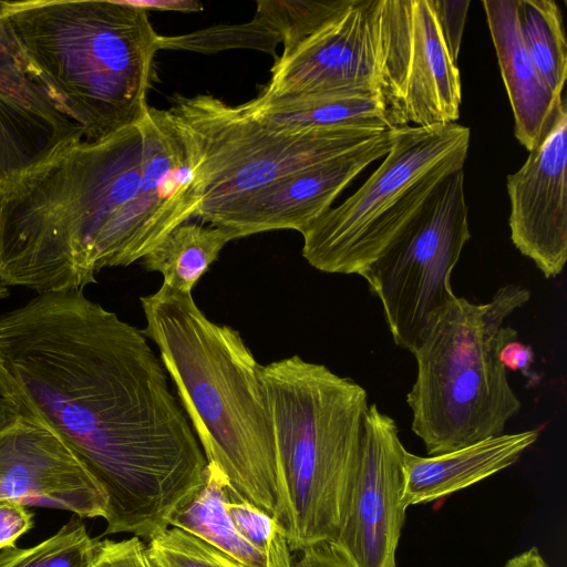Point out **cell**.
I'll use <instances>...</instances> for the list:
<instances>
[{
    "instance_id": "cell-1",
    "label": "cell",
    "mask_w": 567,
    "mask_h": 567,
    "mask_svg": "<svg viewBox=\"0 0 567 567\" xmlns=\"http://www.w3.org/2000/svg\"><path fill=\"white\" fill-rule=\"evenodd\" d=\"M0 360L25 414L103 489L105 535L148 542L203 488L207 460L147 337L83 291L1 315Z\"/></svg>"
},
{
    "instance_id": "cell-2",
    "label": "cell",
    "mask_w": 567,
    "mask_h": 567,
    "mask_svg": "<svg viewBox=\"0 0 567 567\" xmlns=\"http://www.w3.org/2000/svg\"><path fill=\"white\" fill-rule=\"evenodd\" d=\"M143 116L0 186L1 282L38 295L83 291L102 269L142 259L194 217L183 145Z\"/></svg>"
},
{
    "instance_id": "cell-3",
    "label": "cell",
    "mask_w": 567,
    "mask_h": 567,
    "mask_svg": "<svg viewBox=\"0 0 567 567\" xmlns=\"http://www.w3.org/2000/svg\"><path fill=\"white\" fill-rule=\"evenodd\" d=\"M140 302L143 332L157 346L207 462L220 468L236 495L287 533L291 506L254 353L237 330L212 321L192 293L162 285Z\"/></svg>"
},
{
    "instance_id": "cell-4",
    "label": "cell",
    "mask_w": 567,
    "mask_h": 567,
    "mask_svg": "<svg viewBox=\"0 0 567 567\" xmlns=\"http://www.w3.org/2000/svg\"><path fill=\"white\" fill-rule=\"evenodd\" d=\"M1 18L84 140L143 116L158 51L146 11L114 0L2 1Z\"/></svg>"
},
{
    "instance_id": "cell-5",
    "label": "cell",
    "mask_w": 567,
    "mask_h": 567,
    "mask_svg": "<svg viewBox=\"0 0 567 567\" xmlns=\"http://www.w3.org/2000/svg\"><path fill=\"white\" fill-rule=\"evenodd\" d=\"M291 506V553L332 542L355 472L367 390L298 354L260 367Z\"/></svg>"
},
{
    "instance_id": "cell-6",
    "label": "cell",
    "mask_w": 567,
    "mask_h": 567,
    "mask_svg": "<svg viewBox=\"0 0 567 567\" xmlns=\"http://www.w3.org/2000/svg\"><path fill=\"white\" fill-rule=\"evenodd\" d=\"M529 298V290L514 284L484 303L456 297L413 350L417 371L406 403L412 431L429 455L503 434L520 410L498 355L517 339L505 320Z\"/></svg>"
},
{
    "instance_id": "cell-7",
    "label": "cell",
    "mask_w": 567,
    "mask_h": 567,
    "mask_svg": "<svg viewBox=\"0 0 567 567\" xmlns=\"http://www.w3.org/2000/svg\"><path fill=\"white\" fill-rule=\"evenodd\" d=\"M468 127L405 125L365 183L301 233L302 257L319 271L360 275L419 213L440 182L462 169Z\"/></svg>"
},
{
    "instance_id": "cell-8",
    "label": "cell",
    "mask_w": 567,
    "mask_h": 567,
    "mask_svg": "<svg viewBox=\"0 0 567 567\" xmlns=\"http://www.w3.org/2000/svg\"><path fill=\"white\" fill-rule=\"evenodd\" d=\"M192 143L202 203L195 218L277 179L318 165L391 128H296L207 93L175 94L167 109Z\"/></svg>"
},
{
    "instance_id": "cell-9",
    "label": "cell",
    "mask_w": 567,
    "mask_h": 567,
    "mask_svg": "<svg viewBox=\"0 0 567 567\" xmlns=\"http://www.w3.org/2000/svg\"><path fill=\"white\" fill-rule=\"evenodd\" d=\"M470 238L462 168L440 182L398 237L361 271L398 347L413 352L457 297L451 274Z\"/></svg>"
},
{
    "instance_id": "cell-10",
    "label": "cell",
    "mask_w": 567,
    "mask_h": 567,
    "mask_svg": "<svg viewBox=\"0 0 567 567\" xmlns=\"http://www.w3.org/2000/svg\"><path fill=\"white\" fill-rule=\"evenodd\" d=\"M381 95L394 127L456 123L461 76L432 0H383Z\"/></svg>"
},
{
    "instance_id": "cell-11",
    "label": "cell",
    "mask_w": 567,
    "mask_h": 567,
    "mask_svg": "<svg viewBox=\"0 0 567 567\" xmlns=\"http://www.w3.org/2000/svg\"><path fill=\"white\" fill-rule=\"evenodd\" d=\"M383 0H350L319 29L282 50L259 94L313 97L381 93Z\"/></svg>"
},
{
    "instance_id": "cell-12",
    "label": "cell",
    "mask_w": 567,
    "mask_h": 567,
    "mask_svg": "<svg viewBox=\"0 0 567 567\" xmlns=\"http://www.w3.org/2000/svg\"><path fill=\"white\" fill-rule=\"evenodd\" d=\"M394 419L369 405L355 472L336 538L351 567H395L405 522L404 454Z\"/></svg>"
},
{
    "instance_id": "cell-13",
    "label": "cell",
    "mask_w": 567,
    "mask_h": 567,
    "mask_svg": "<svg viewBox=\"0 0 567 567\" xmlns=\"http://www.w3.org/2000/svg\"><path fill=\"white\" fill-rule=\"evenodd\" d=\"M392 131L386 130L336 157L239 197L203 221L223 229L231 239L280 229L301 234L331 208L354 177L388 154Z\"/></svg>"
},
{
    "instance_id": "cell-14",
    "label": "cell",
    "mask_w": 567,
    "mask_h": 567,
    "mask_svg": "<svg viewBox=\"0 0 567 567\" xmlns=\"http://www.w3.org/2000/svg\"><path fill=\"white\" fill-rule=\"evenodd\" d=\"M0 501L104 518L107 499L68 446L43 423L21 416L0 431Z\"/></svg>"
},
{
    "instance_id": "cell-15",
    "label": "cell",
    "mask_w": 567,
    "mask_h": 567,
    "mask_svg": "<svg viewBox=\"0 0 567 567\" xmlns=\"http://www.w3.org/2000/svg\"><path fill=\"white\" fill-rule=\"evenodd\" d=\"M511 239L546 278L567 260V105L563 100L544 140L506 179Z\"/></svg>"
},
{
    "instance_id": "cell-16",
    "label": "cell",
    "mask_w": 567,
    "mask_h": 567,
    "mask_svg": "<svg viewBox=\"0 0 567 567\" xmlns=\"http://www.w3.org/2000/svg\"><path fill=\"white\" fill-rule=\"evenodd\" d=\"M0 0V186L84 140L83 130L41 85Z\"/></svg>"
},
{
    "instance_id": "cell-17",
    "label": "cell",
    "mask_w": 567,
    "mask_h": 567,
    "mask_svg": "<svg viewBox=\"0 0 567 567\" xmlns=\"http://www.w3.org/2000/svg\"><path fill=\"white\" fill-rule=\"evenodd\" d=\"M482 4L514 116V134L532 152L548 133L564 99L551 91L526 49L519 1L484 0Z\"/></svg>"
},
{
    "instance_id": "cell-18",
    "label": "cell",
    "mask_w": 567,
    "mask_h": 567,
    "mask_svg": "<svg viewBox=\"0 0 567 567\" xmlns=\"http://www.w3.org/2000/svg\"><path fill=\"white\" fill-rule=\"evenodd\" d=\"M539 430L503 433L435 455L404 454L402 505L436 502L515 464Z\"/></svg>"
},
{
    "instance_id": "cell-19",
    "label": "cell",
    "mask_w": 567,
    "mask_h": 567,
    "mask_svg": "<svg viewBox=\"0 0 567 567\" xmlns=\"http://www.w3.org/2000/svg\"><path fill=\"white\" fill-rule=\"evenodd\" d=\"M243 106L260 118L296 128H395L381 93L313 97H270L258 93Z\"/></svg>"
},
{
    "instance_id": "cell-20",
    "label": "cell",
    "mask_w": 567,
    "mask_h": 567,
    "mask_svg": "<svg viewBox=\"0 0 567 567\" xmlns=\"http://www.w3.org/2000/svg\"><path fill=\"white\" fill-rule=\"evenodd\" d=\"M228 488L220 468L207 462L203 488L174 515L169 526L193 534L246 567H269L266 556L245 539L229 516Z\"/></svg>"
},
{
    "instance_id": "cell-21",
    "label": "cell",
    "mask_w": 567,
    "mask_h": 567,
    "mask_svg": "<svg viewBox=\"0 0 567 567\" xmlns=\"http://www.w3.org/2000/svg\"><path fill=\"white\" fill-rule=\"evenodd\" d=\"M230 240V236L216 226L186 221L171 230L141 260L146 270L162 275V285L192 293Z\"/></svg>"
},
{
    "instance_id": "cell-22",
    "label": "cell",
    "mask_w": 567,
    "mask_h": 567,
    "mask_svg": "<svg viewBox=\"0 0 567 567\" xmlns=\"http://www.w3.org/2000/svg\"><path fill=\"white\" fill-rule=\"evenodd\" d=\"M526 49L551 91L563 96L567 79V42L563 13L554 0H518Z\"/></svg>"
},
{
    "instance_id": "cell-23",
    "label": "cell",
    "mask_w": 567,
    "mask_h": 567,
    "mask_svg": "<svg viewBox=\"0 0 567 567\" xmlns=\"http://www.w3.org/2000/svg\"><path fill=\"white\" fill-rule=\"evenodd\" d=\"M254 18L245 23L215 25L181 35H159V50H182L204 54L231 49H250L278 56L282 34L262 0L256 2Z\"/></svg>"
},
{
    "instance_id": "cell-24",
    "label": "cell",
    "mask_w": 567,
    "mask_h": 567,
    "mask_svg": "<svg viewBox=\"0 0 567 567\" xmlns=\"http://www.w3.org/2000/svg\"><path fill=\"white\" fill-rule=\"evenodd\" d=\"M99 542L73 518L34 547L0 550V567H92Z\"/></svg>"
},
{
    "instance_id": "cell-25",
    "label": "cell",
    "mask_w": 567,
    "mask_h": 567,
    "mask_svg": "<svg viewBox=\"0 0 567 567\" xmlns=\"http://www.w3.org/2000/svg\"><path fill=\"white\" fill-rule=\"evenodd\" d=\"M226 509L238 532L266 556L269 567H293L286 528L282 524L236 495L230 486Z\"/></svg>"
},
{
    "instance_id": "cell-26",
    "label": "cell",
    "mask_w": 567,
    "mask_h": 567,
    "mask_svg": "<svg viewBox=\"0 0 567 567\" xmlns=\"http://www.w3.org/2000/svg\"><path fill=\"white\" fill-rule=\"evenodd\" d=\"M147 546L168 567H246L203 539L174 526L154 536Z\"/></svg>"
},
{
    "instance_id": "cell-27",
    "label": "cell",
    "mask_w": 567,
    "mask_h": 567,
    "mask_svg": "<svg viewBox=\"0 0 567 567\" xmlns=\"http://www.w3.org/2000/svg\"><path fill=\"white\" fill-rule=\"evenodd\" d=\"M92 567H168L143 539L100 540Z\"/></svg>"
},
{
    "instance_id": "cell-28",
    "label": "cell",
    "mask_w": 567,
    "mask_h": 567,
    "mask_svg": "<svg viewBox=\"0 0 567 567\" xmlns=\"http://www.w3.org/2000/svg\"><path fill=\"white\" fill-rule=\"evenodd\" d=\"M470 3V1L432 0L443 39L456 62Z\"/></svg>"
},
{
    "instance_id": "cell-29",
    "label": "cell",
    "mask_w": 567,
    "mask_h": 567,
    "mask_svg": "<svg viewBox=\"0 0 567 567\" xmlns=\"http://www.w3.org/2000/svg\"><path fill=\"white\" fill-rule=\"evenodd\" d=\"M33 525V515L25 505L0 501V550L16 547L17 539Z\"/></svg>"
},
{
    "instance_id": "cell-30",
    "label": "cell",
    "mask_w": 567,
    "mask_h": 567,
    "mask_svg": "<svg viewBox=\"0 0 567 567\" xmlns=\"http://www.w3.org/2000/svg\"><path fill=\"white\" fill-rule=\"evenodd\" d=\"M24 415L27 414L22 400L6 367L0 360V431L13 424Z\"/></svg>"
},
{
    "instance_id": "cell-31",
    "label": "cell",
    "mask_w": 567,
    "mask_h": 567,
    "mask_svg": "<svg viewBox=\"0 0 567 567\" xmlns=\"http://www.w3.org/2000/svg\"><path fill=\"white\" fill-rule=\"evenodd\" d=\"M293 567H351L333 548L327 544L306 548L297 553Z\"/></svg>"
},
{
    "instance_id": "cell-32",
    "label": "cell",
    "mask_w": 567,
    "mask_h": 567,
    "mask_svg": "<svg viewBox=\"0 0 567 567\" xmlns=\"http://www.w3.org/2000/svg\"><path fill=\"white\" fill-rule=\"evenodd\" d=\"M498 357L506 370L520 371L528 378L532 377L530 367L534 362V351L529 346L517 339L512 340L504 344Z\"/></svg>"
},
{
    "instance_id": "cell-33",
    "label": "cell",
    "mask_w": 567,
    "mask_h": 567,
    "mask_svg": "<svg viewBox=\"0 0 567 567\" xmlns=\"http://www.w3.org/2000/svg\"><path fill=\"white\" fill-rule=\"evenodd\" d=\"M126 2L146 12L147 10L177 12H198L203 10V4L196 0H126Z\"/></svg>"
},
{
    "instance_id": "cell-34",
    "label": "cell",
    "mask_w": 567,
    "mask_h": 567,
    "mask_svg": "<svg viewBox=\"0 0 567 567\" xmlns=\"http://www.w3.org/2000/svg\"><path fill=\"white\" fill-rule=\"evenodd\" d=\"M503 567H549L536 547L508 559Z\"/></svg>"
},
{
    "instance_id": "cell-35",
    "label": "cell",
    "mask_w": 567,
    "mask_h": 567,
    "mask_svg": "<svg viewBox=\"0 0 567 567\" xmlns=\"http://www.w3.org/2000/svg\"><path fill=\"white\" fill-rule=\"evenodd\" d=\"M10 295L9 287L0 281V300L8 298Z\"/></svg>"
}]
</instances>
